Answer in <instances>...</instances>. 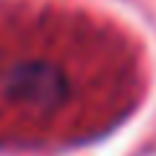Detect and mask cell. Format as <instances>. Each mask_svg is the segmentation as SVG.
<instances>
[{
  "mask_svg": "<svg viewBox=\"0 0 156 156\" xmlns=\"http://www.w3.org/2000/svg\"><path fill=\"white\" fill-rule=\"evenodd\" d=\"M3 89L13 99H26L42 107H52V101L68 94L62 73L50 62H21L11 68V73L3 78Z\"/></svg>",
  "mask_w": 156,
  "mask_h": 156,
  "instance_id": "obj_1",
  "label": "cell"
}]
</instances>
